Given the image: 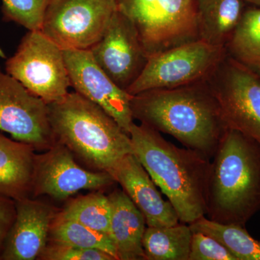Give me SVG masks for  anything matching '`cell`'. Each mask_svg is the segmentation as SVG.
Returning a JSON list of instances; mask_svg holds the SVG:
<instances>
[{"mask_svg": "<svg viewBox=\"0 0 260 260\" xmlns=\"http://www.w3.org/2000/svg\"><path fill=\"white\" fill-rule=\"evenodd\" d=\"M133 118L213 158L229 129L208 80L133 95Z\"/></svg>", "mask_w": 260, "mask_h": 260, "instance_id": "6da1fadb", "label": "cell"}, {"mask_svg": "<svg viewBox=\"0 0 260 260\" xmlns=\"http://www.w3.org/2000/svg\"><path fill=\"white\" fill-rule=\"evenodd\" d=\"M133 152L177 212L181 223L206 216L210 158L198 150L180 148L147 124L129 129Z\"/></svg>", "mask_w": 260, "mask_h": 260, "instance_id": "7a4b0ae2", "label": "cell"}, {"mask_svg": "<svg viewBox=\"0 0 260 260\" xmlns=\"http://www.w3.org/2000/svg\"><path fill=\"white\" fill-rule=\"evenodd\" d=\"M213 158L206 216L245 226L260 210V145L229 128Z\"/></svg>", "mask_w": 260, "mask_h": 260, "instance_id": "3957f363", "label": "cell"}, {"mask_svg": "<svg viewBox=\"0 0 260 260\" xmlns=\"http://www.w3.org/2000/svg\"><path fill=\"white\" fill-rule=\"evenodd\" d=\"M56 142L94 171L109 172L121 158L134 154L131 138L102 108L76 92L47 104Z\"/></svg>", "mask_w": 260, "mask_h": 260, "instance_id": "277c9868", "label": "cell"}, {"mask_svg": "<svg viewBox=\"0 0 260 260\" xmlns=\"http://www.w3.org/2000/svg\"><path fill=\"white\" fill-rule=\"evenodd\" d=\"M131 20L148 57L198 40V0H116Z\"/></svg>", "mask_w": 260, "mask_h": 260, "instance_id": "5b68a950", "label": "cell"}, {"mask_svg": "<svg viewBox=\"0 0 260 260\" xmlns=\"http://www.w3.org/2000/svg\"><path fill=\"white\" fill-rule=\"evenodd\" d=\"M227 56L226 48L200 40L150 56L144 70L126 92L131 95L206 81Z\"/></svg>", "mask_w": 260, "mask_h": 260, "instance_id": "8992f818", "label": "cell"}, {"mask_svg": "<svg viewBox=\"0 0 260 260\" xmlns=\"http://www.w3.org/2000/svg\"><path fill=\"white\" fill-rule=\"evenodd\" d=\"M5 70L47 104L64 99L71 87L63 49L40 30L24 36Z\"/></svg>", "mask_w": 260, "mask_h": 260, "instance_id": "52a82bcc", "label": "cell"}, {"mask_svg": "<svg viewBox=\"0 0 260 260\" xmlns=\"http://www.w3.org/2000/svg\"><path fill=\"white\" fill-rule=\"evenodd\" d=\"M117 10L116 0H49L40 30L61 49L88 50Z\"/></svg>", "mask_w": 260, "mask_h": 260, "instance_id": "ba28073f", "label": "cell"}, {"mask_svg": "<svg viewBox=\"0 0 260 260\" xmlns=\"http://www.w3.org/2000/svg\"><path fill=\"white\" fill-rule=\"evenodd\" d=\"M208 81L228 127L260 145V76L227 54Z\"/></svg>", "mask_w": 260, "mask_h": 260, "instance_id": "9c48e42d", "label": "cell"}, {"mask_svg": "<svg viewBox=\"0 0 260 260\" xmlns=\"http://www.w3.org/2000/svg\"><path fill=\"white\" fill-rule=\"evenodd\" d=\"M0 131L13 139L46 150L56 143L48 105L0 68Z\"/></svg>", "mask_w": 260, "mask_h": 260, "instance_id": "30bf717a", "label": "cell"}, {"mask_svg": "<svg viewBox=\"0 0 260 260\" xmlns=\"http://www.w3.org/2000/svg\"><path fill=\"white\" fill-rule=\"evenodd\" d=\"M115 183L109 172L80 167L73 153L60 143L36 154L32 198L47 195L61 201L79 191L101 190Z\"/></svg>", "mask_w": 260, "mask_h": 260, "instance_id": "8fae6325", "label": "cell"}, {"mask_svg": "<svg viewBox=\"0 0 260 260\" xmlns=\"http://www.w3.org/2000/svg\"><path fill=\"white\" fill-rule=\"evenodd\" d=\"M89 50L103 71L126 91L139 78L149 58L134 24L119 10L102 39Z\"/></svg>", "mask_w": 260, "mask_h": 260, "instance_id": "7c38bea8", "label": "cell"}, {"mask_svg": "<svg viewBox=\"0 0 260 260\" xmlns=\"http://www.w3.org/2000/svg\"><path fill=\"white\" fill-rule=\"evenodd\" d=\"M70 85L76 93L97 104L129 135L134 123L133 95L122 90L98 65L90 51L63 49Z\"/></svg>", "mask_w": 260, "mask_h": 260, "instance_id": "4fadbf2b", "label": "cell"}, {"mask_svg": "<svg viewBox=\"0 0 260 260\" xmlns=\"http://www.w3.org/2000/svg\"><path fill=\"white\" fill-rule=\"evenodd\" d=\"M16 216L5 240L0 259H39L49 241L56 211L52 205L34 198L15 201Z\"/></svg>", "mask_w": 260, "mask_h": 260, "instance_id": "5bb4252c", "label": "cell"}, {"mask_svg": "<svg viewBox=\"0 0 260 260\" xmlns=\"http://www.w3.org/2000/svg\"><path fill=\"white\" fill-rule=\"evenodd\" d=\"M109 173L143 214L148 226H169L180 222L173 205L162 198L135 154L121 158Z\"/></svg>", "mask_w": 260, "mask_h": 260, "instance_id": "9a60e30c", "label": "cell"}, {"mask_svg": "<svg viewBox=\"0 0 260 260\" xmlns=\"http://www.w3.org/2000/svg\"><path fill=\"white\" fill-rule=\"evenodd\" d=\"M110 201V236L118 260L146 259L143 246L146 221L128 195L115 189L108 195Z\"/></svg>", "mask_w": 260, "mask_h": 260, "instance_id": "2e32d148", "label": "cell"}, {"mask_svg": "<svg viewBox=\"0 0 260 260\" xmlns=\"http://www.w3.org/2000/svg\"><path fill=\"white\" fill-rule=\"evenodd\" d=\"M35 150L0 133V194L15 201L32 198Z\"/></svg>", "mask_w": 260, "mask_h": 260, "instance_id": "e0dca14e", "label": "cell"}, {"mask_svg": "<svg viewBox=\"0 0 260 260\" xmlns=\"http://www.w3.org/2000/svg\"><path fill=\"white\" fill-rule=\"evenodd\" d=\"M242 0H198V40L225 47L243 15Z\"/></svg>", "mask_w": 260, "mask_h": 260, "instance_id": "ac0fdd59", "label": "cell"}, {"mask_svg": "<svg viewBox=\"0 0 260 260\" xmlns=\"http://www.w3.org/2000/svg\"><path fill=\"white\" fill-rule=\"evenodd\" d=\"M192 233L189 224L181 222L169 226H148L143 239L145 258L189 260Z\"/></svg>", "mask_w": 260, "mask_h": 260, "instance_id": "d6986e66", "label": "cell"}, {"mask_svg": "<svg viewBox=\"0 0 260 260\" xmlns=\"http://www.w3.org/2000/svg\"><path fill=\"white\" fill-rule=\"evenodd\" d=\"M225 48L228 56L260 76V8L243 13Z\"/></svg>", "mask_w": 260, "mask_h": 260, "instance_id": "ffe728a7", "label": "cell"}, {"mask_svg": "<svg viewBox=\"0 0 260 260\" xmlns=\"http://www.w3.org/2000/svg\"><path fill=\"white\" fill-rule=\"evenodd\" d=\"M189 225L193 232L203 233L215 238L237 260H260V240L251 237L245 226L218 223L205 216Z\"/></svg>", "mask_w": 260, "mask_h": 260, "instance_id": "44dd1931", "label": "cell"}, {"mask_svg": "<svg viewBox=\"0 0 260 260\" xmlns=\"http://www.w3.org/2000/svg\"><path fill=\"white\" fill-rule=\"evenodd\" d=\"M49 241L85 249H99L118 260L115 245L110 236L85 226L75 220L63 218L58 212L51 223Z\"/></svg>", "mask_w": 260, "mask_h": 260, "instance_id": "7402d4cb", "label": "cell"}, {"mask_svg": "<svg viewBox=\"0 0 260 260\" xmlns=\"http://www.w3.org/2000/svg\"><path fill=\"white\" fill-rule=\"evenodd\" d=\"M111 213L109 197L99 191L70 200L61 211H58L63 218L75 220L109 236Z\"/></svg>", "mask_w": 260, "mask_h": 260, "instance_id": "603a6c76", "label": "cell"}, {"mask_svg": "<svg viewBox=\"0 0 260 260\" xmlns=\"http://www.w3.org/2000/svg\"><path fill=\"white\" fill-rule=\"evenodd\" d=\"M49 0H2L5 21L14 22L28 30H41Z\"/></svg>", "mask_w": 260, "mask_h": 260, "instance_id": "cb8c5ba5", "label": "cell"}, {"mask_svg": "<svg viewBox=\"0 0 260 260\" xmlns=\"http://www.w3.org/2000/svg\"><path fill=\"white\" fill-rule=\"evenodd\" d=\"M39 259L44 260H116L105 251L49 241Z\"/></svg>", "mask_w": 260, "mask_h": 260, "instance_id": "d4e9b609", "label": "cell"}, {"mask_svg": "<svg viewBox=\"0 0 260 260\" xmlns=\"http://www.w3.org/2000/svg\"><path fill=\"white\" fill-rule=\"evenodd\" d=\"M189 260H237L230 251L215 238L193 232Z\"/></svg>", "mask_w": 260, "mask_h": 260, "instance_id": "484cf974", "label": "cell"}, {"mask_svg": "<svg viewBox=\"0 0 260 260\" xmlns=\"http://www.w3.org/2000/svg\"><path fill=\"white\" fill-rule=\"evenodd\" d=\"M16 216L15 200L0 194V254Z\"/></svg>", "mask_w": 260, "mask_h": 260, "instance_id": "4316f807", "label": "cell"}, {"mask_svg": "<svg viewBox=\"0 0 260 260\" xmlns=\"http://www.w3.org/2000/svg\"><path fill=\"white\" fill-rule=\"evenodd\" d=\"M242 1L246 2V3H250V4L256 5V6L260 8V0H242Z\"/></svg>", "mask_w": 260, "mask_h": 260, "instance_id": "83f0119b", "label": "cell"}]
</instances>
